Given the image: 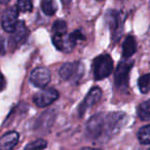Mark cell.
Segmentation results:
<instances>
[{
  "label": "cell",
  "instance_id": "obj_11",
  "mask_svg": "<svg viewBox=\"0 0 150 150\" xmlns=\"http://www.w3.org/2000/svg\"><path fill=\"white\" fill-rule=\"evenodd\" d=\"M105 130V119L102 115H96L88 120L86 125V132L92 137H99Z\"/></svg>",
  "mask_w": 150,
  "mask_h": 150
},
{
  "label": "cell",
  "instance_id": "obj_20",
  "mask_svg": "<svg viewBox=\"0 0 150 150\" xmlns=\"http://www.w3.org/2000/svg\"><path fill=\"white\" fill-rule=\"evenodd\" d=\"M52 32L55 35H65L67 32V24L62 20L56 21L52 26Z\"/></svg>",
  "mask_w": 150,
  "mask_h": 150
},
{
  "label": "cell",
  "instance_id": "obj_10",
  "mask_svg": "<svg viewBox=\"0 0 150 150\" xmlns=\"http://www.w3.org/2000/svg\"><path fill=\"white\" fill-rule=\"evenodd\" d=\"M52 42H54V45L57 47V49L64 52H70L77 43L72 38L71 34H69V35H67V34L55 35L52 37Z\"/></svg>",
  "mask_w": 150,
  "mask_h": 150
},
{
  "label": "cell",
  "instance_id": "obj_23",
  "mask_svg": "<svg viewBox=\"0 0 150 150\" xmlns=\"http://www.w3.org/2000/svg\"><path fill=\"white\" fill-rule=\"evenodd\" d=\"M80 150H101V149L93 148V147H84V148H82V149H80Z\"/></svg>",
  "mask_w": 150,
  "mask_h": 150
},
{
  "label": "cell",
  "instance_id": "obj_18",
  "mask_svg": "<svg viewBox=\"0 0 150 150\" xmlns=\"http://www.w3.org/2000/svg\"><path fill=\"white\" fill-rule=\"evenodd\" d=\"M138 86L141 93H143V94L150 92V74L141 76L138 81Z\"/></svg>",
  "mask_w": 150,
  "mask_h": 150
},
{
  "label": "cell",
  "instance_id": "obj_27",
  "mask_svg": "<svg viewBox=\"0 0 150 150\" xmlns=\"http://www.w3.org/2000/svg\"><path fill=\"white\" fill-rule=\"evenodd\" d=\"M0 150H1V149H0Z\"/></svg>",
  "mask_w": 150,
  "mask_h": 150
},
{
  "label": "cell",
  "instance_id": "obj_19",
  "mask_svg": "<svg viewBox=\"0 0 150 150\" xmlns=\"http://www.w3.org/2000/svg\"><path fill=\"white\" fill-rule=\"evenodd\" d=\"M47 146V142L43 139H37L33 142L29 143L24 150H44Z\"/></svg>",
  "mask_w": 150,
  "mask_h": 150
},
{
  "label": "cell",
  "instance_id": "obj_4",
  "mask_svg": "<svg viewBox=\"0 0 150 150\" xmlns=\"http://www.w3.org/2000/svg\"><path fill=\"white\" fill-rule=\"evenodd\" d=\"M59 98V92L54 88H47V89H43L40 92L35 94L33 97V101L37 105L38 107H46L50 105L52 102Z\"/></svg>",
  "mask_w": 150,
  "mask_h": 150
},
{
  "label": "cell",
  "instance_id": "obj_24",
  "mask_svg": "<svg viewBox=\"0 0 150 150\" xmlns=\"http://www.w3.org/2000/svg\"><path fill=\"white\" fill-rule=\"evenodd\" d=\"M9 1H10V0H0V3H2V4H7Z\"/></svg>",
  "mask_w": 150,
  "mask_h": 150
},
{
  "label": "cell",
  "instance_id": "obj_7",
  "mask_svg": "<svg viewBox=\"0 0 150 150\" xmlns=\"http://www.w3.org/2000/svg\"><path fill=\"white\" fill-rule=\"evenodd\" d=\"M126 117V115L122 112L110 113L108 117H105V131H107L111 135L117 133L123 126Z\"/></svg>",
  "mask_w": 150,
  "mask_h": 150
},
{
  "label": "cell",
  "instance_id": "obj_6",
  "mask_svg": "<svg viewBox=\"0 0 150 150\" xmlns=\"http://www.w3.org/2000/svg\"><path fill=\"white\" fill-rule=\"evenodd\" d=\"M18 16L19 9L16 6H11V7H8L6 10H4L1 18L3 30L7 33H12L16 29L17 24H18Z\"/></svg>",
  "mask_w": 150,
  "mask_h": 150
},
{
  "label": "cell",
  "instance_id": "obj_14",
  "mask_svg": "<svg viewBox=\"0 0 150 150\" xmlns=\"http://www.w3.org/2000/svg\"><path fill=\"white\" fill-rule=\"evenodd\" d=\"M137 50V42L135 37L128 35L124 39V42L122 44V56L124 58H128L136 52Z\"/></svg>",
  "mask_w": 150,
  "mask_h": 150
},
{
  "label": "cell",
  "instance_id": "obj_13",
  "mask_svg": "<svg viewBox=\"0 0 150 150\" xmlns=\"http://www.w3.org/2000/svg\"><path fill=\"white\" fill-rule=\"evenodd\" d=\"M19 139H20V135H19L18 132L11 131V132L6 133L5 135H3L0 138V149L11 150L18 144Z\"/></svg>",
  "mask_w": 150,
  "mask_h": 150
},
{
  "label": "cell",
  "instance_id": "obj_26",
  "mask_svg": "<svg viewBox=\"0 0 150 150\" xmlns=\"http://www.w3.org/2000/svg\"><path fill=\"white\" fill-rule=\"evenodd\" d=\"M98 1H102V0H98Z\"/></svg>",
  "mask_w": 150,
  "mask_h": 150
},
{
  "label": "cell",
  "instance_id": "obj_1",
  "mask_svg": "<svg viewBox=\"0 0 150 150\" xmlns=\"http://www.w3.org/2000/svg\"><path fill=\"white\" fill-rule=\"evenodd\" d=\"M93 71L96 80H103L109 77L113 71V60L111 56L103 54L95 58L93 62Z\"/></svg>",
  "mask_w": 150,
  "mask_h": 150
},
{
  "label": "cell",
  "instance_id": "obj_12",
  "mask_svg": "<svg viewBox=\"0 0 150 150\" xmlns=\"http://www.w3.org/2000/svg\"><path fill=\"white\" fill-rule=\"evenodd\" d=\"M28 37V29L25 26L24 22H18L17 27L14 29V31L12 32L11 37H10V44L12 46H19L26 40V38Z\"/></svg>",
  "mask_w": 150,
  "mask_h": 150
},
{
  "label": "cell",
  "instance_id": "obj_5",
  "mask_svg": "<svg viewBox=\"0 0 150 150\" xmlns=\"http://www.w3.org/2000/svg\"><path fill=\"white\" fill-rule=\"evenodd\" d=\"M83 67L79 62H67L61 67L60 76L65 81H72L82 76Z\"/></svg>",
  "mask_w": 150,
  "mask_h": 150
},
{
  "label": "cell",
  "instance_id": "obj_22",
  "mask_svg": "<svg viewBox=\"0 0 150 150\" xmlns=\"http://www.w3.org/2000/svg\"><path fill=\"white\" fill-rule=\"evenodd\" d=\"M5 87V79L4 77L2 76V74L0 73V91H2Z\"/></svg>",
  "mask_w": 150,
  "mask_h": 150
},
{
  "label": "cell",
  "instance_id": "obj_25",
  "mask_svg": "<svg viewBox=\"0 0 150 150\" xmlns=\"http://www.w3.org/2000/svg\"><path fill=\"white\" fill-rule=\"evenodd\" d=\"M61 1H62L64 4H69V3H70L71 0H61Z\"/></svg>",
  "mask_w": 150,
  "mask_h": 150
},
{
  "label": "cell",
  "instance_id": "obj_17",
  "mask_svg": "<svg viewBox=\"0 0 150 150\" xmlns=\"http://www.w3.org/2000/svg\"><path fill=\"white\" fill-rule=\"evenodd\" d=\"M41 8L46 16H54L57 11V4L55 0H42Z\"/></svg>",
  "mask_w": 150,
  "mask_h": 150
},
{
  "label": "cell",
  "instance_id": "obj_21",
  "mask_svg": "<svg viewBox=\"0 0 150 150\" xmlns=\"http://www.w3.org/2000/svg\"><path fill=\"white\" fill-rule=\"evenodd\" d=\"M17 7L20 11L22 12H29L32 10L33 3L32 0H18L17 3Z\"/></svg>",
  "mask_w": 150,
  "mask_h": 150
},
{
  "label": "cell",
  "instance_id": "obj_8",
  "mask_svg": "<svg viewBox=\"0 0 150 150\" xmlns=\"http://www.w3.org/2000/svg\"><path fill=\"white\" fill-rule=\"evenodd\" d=\"M30 81L35 87L44 88L50 82V73L45 67H37L30 75Z\"/></svg>",
  "mask_w": 150,
  "mask_h": 150
},
{
  "label": "cell",
  "instance_id": "obj_16",
  "mask_svg": "<svg viewBox=\"0 0 150 150\" xmlns=\"http://www.w3.org/2000/svg\"><path fill=\"white\" fill-rule=\"evenodd\" d=\"M138 140L141 144L148 145L150 144V125L144 126L138 132Z\"/></svg>",
  "mask_w": 150,
  "mask_h": 150
},
{
  "label": "cell",
  "instance_id": "obj_9",
  "mask_svg": "<svg viewBox=\"0 0 150 150\" xmlns=\"http://www.w3.org/2000/svg\"><path fill=\"white\" fill-rule=\"evenodd\" d=\"M101 97H102V90L99 87H94L92 90L88 92L84 100L81 102L79 106V113L82 115L88 108H92L96 103L100 101Z\"/></svg>",
  "mask_w": 150,
  "mask_h": 150
},
{
  "label": "cell",
  "instance_id": "obj_2",
  "mask_svg": "<svg viewBox=\"0 0 150 150\" xmlns=\"http://www.w3.org/2000/svg\"><path fill=\"white\" fill-rule=\"evenodd\" d=\"M133 67V61L123 60L118 64L114 73V83L115 86L119 89L128 87V75Z\"/></svg>",
  "mask_w": 150,
  "mask_h": 150
},
{
  "label": "cell",
  "instance_id": "obj_3",
  "mask_svg": "<svg viewBox=\"0 0 150 150\" xmlns=\"http://www.w3.org/2000/svg\"><path fill=\"white\" fill-rule=\"evenodd\" d=\"M105 18H106L107 25L109 26L111 33H112L113 40L119 39L122 32V21L121 16H120V12L114 9L108 10Z\"/></svg>",
  "mask_w": 150,
  "mask_h": 150
},
{
  "label": "cell",
  "instance_id": "obj_15",
  "mask_svg": "<svg viewBox=\"0 0 150 150\" xmlns=\"http://www.w3.org/2000/svg\"><path fill=\"white\" fill-rule=\"evenodd\" d=\"M138 117L142 120H150V99L139 105Z\"/></svg>",
  "mask_w": 150,
  "mask_h": 150
}]
</instances>
